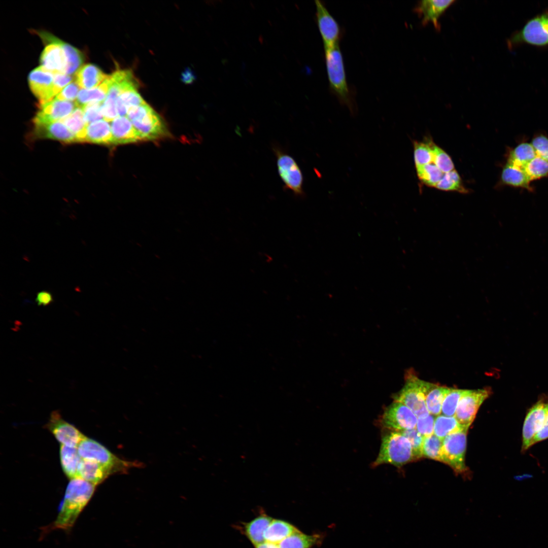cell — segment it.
<instances>
[{
  "label": "cell",
  "mask_w": 548,
  "mask_h": 548,
  "mask_svg": "<svg viewBox=\"0 0 548 548\" xmlns=\"http://www.w3.org/2000/svg\"><path fill=\"white\" fill-rule=\"evenodd\" d=\"M96 487L80 477L70 480L51 529L70 530L92 498Z\"/></svg>",
  "instance_id": "1"
},
{
  "label": "cell",
  "mask_w": 548,
  "mask_h": 548,
  "mask_svg": "<svg viewBox=\"0 0 548 548\" xmlns=\"http://www.w3.org/2000/svg\"><path fill=\"white\" fill-rule=\"evenodd\" d=\"M325 60L330 90L352 113L356 111L352 90L347 80L342 53L338 45L325 50Z\"/></svg>",
  "instance_id": "2"
},
{
  "label": "cell",
  "mask_w": 548,
  "mask_h": 548,
  "mask_svg": "<svg viewBox=\"0 0 548 548\" xmlns=\"http://www.w3.org/2000/svg\"><path fill=\"white\" fill-rule=\"evenodd\" d=\"M127 116L142 141L154 140L169 135L162 118L147 102L130 107Z\"/></svg>",
  "instance_id": "3"
},
{
  "label": "cell",
  "mask_w": 548,
  "mask_h": 548,
  "mask_svg": "<svg viewBox=\"0 0 548 548\" xmlns=\"http://www.w3.org/2000/svg\"><path fill=\"white\" fill-rule=\"evenodd\" d=\"M415 460L412 446L400 432L390 430L382 438L381 446L373 466L390 464L402 466Z\"/></svg>",
  "instance_id": "4"
},
{
  "label": "cell",
  "mask_w": 548,
  "mask_h": 548,
  "mask_svg": "<svg viewBox=\"0 0 548 548\" xmlns=\"http://www.w3.org/2000/svg\"><path fill=\"white\" fill-rule=\"evenodd\" d=\"M405 379L403 387L394 395V401L407 406L418 418L426 417L430 414L425 397L429 382L420 380L410 371L406 373Z\"/></svg>",
  "instance_id": "5"
},
{
  "label": "cell",
  "mask_w": 548,
  "mask_h": 548,
  "mask_svg": "<svg viewBox=\"0 0 548 548\" xmlns=\"http://www.w3.org/2000/svg\"><path fill=\"white\" fill-rule=\"evenodd\" d=\"M81 458L94 461L108 469L112 474L125 471L133 463L121 460L98 441L86 437L78 445Z\"/></svg>",
  "instance_id": "6"
},
{
  "label": "cell",
  "mask_w": 548,
  "mask_h": 548,
  "mask_svg": "<svg viewBox=\"0 0 548 548\" xmlns=\"http://www.w3.org/2000/svg\"><path fill=\"white\" fill-rule=\"evenodd\" d=\"M527 44L538 47L548 45V11L529 19L508 39L509 48Z\"/></svg>",
  "instance_id": "7"
},
{
  "label": "cell",
  "mask_w": 548,
  "mask_h": 548,
  "mask_svg": "<svg viewBox=\"0 0 548 548\" xmlns=\"http://www.w3.org/2000/svg\"><path fill=\"white\" fill-rule=\"evenodd\" d=\"M272 150L277 158L278 172L284 187L297 196L303 195V176L298 163L281 148L276 146Z\"/></svg>",
  "instance_id": "8"
},
{
  "label": "cell",
  "mask_w": 548,
  "mask_h": 548,
  "mask_svg": "<svg viewBox=\"0 0 548 548\" xmlns=\"http://www.w3.org/2000/svg\"><path fill=\"white\" fill-rule=\"evenodd\" d=\"M467 430L454 433L442 440V462L461 473L467 470L465 456L467 443Z\"/></svg>",
  "instance_id": "9"
},
{
  "label": "cell",
  "mask_w": 548,
  "mask_h": 548,
  "mask_svg": "<svg viewBox=\"0 0 548 548\" xmlns=\"http://www.w3.org/2000/svg\"><path fill=\"white\" fill-rule=\"evenodd\" d=\"M491 394L490 388L467 390L460 399L454 417L464 428L468 429L483 402Z\"/></svg>",
  "instance_id": "10"
},
{
  "label": "cell",
  "mask_w": 548,
  "mask_h": 548,
  "mask_svg": "<svg viewBox=\"0 0 548 548\" xmlns=\"http://www.w3.org/2000/svg\"><path fill=\"white\" fill-rule=\"evenodd\" d=\"M417 420V417L407 406L394 401L384 410L381 423L386 429L401 431L416 428Z\"/></svg>",
  "instance_id": "11"
},
{
  "label": "cell",
  "mask_w": 548,
  "mask_h": 548,
  "mask_svg": "<svg viewBox=\"0 0 548 548\" xmlns=\"http://www.w3.org/2000/svg\"><path fill=\"white\" fill-rule=\"evenodd\" d=\"M46 428L62 445L77 448L86 437L73 425L63 419L57 410L53 411Z\"/></svg>",
  "instance_id": "12"
},
{
  "label": "cell",
  "mask_w": 548,
  "mask_h": 548,
  "mask_svg": "<svg viewBox=\"0 0 548 548\" xmlns=\"http://www.w3.org/2000/svg\"><path fill=\"white\" fill-rule=\"evenodd\" d=\"M316 20L324 50L338 45L341 36L338 22L321 1L316 0Z\"/></svg>",
  "instance_id": "13"
},
{
  "label": "cell",
  "mask_w": 548,
  "mask_h": 548,
  "mask_svg": "<svg viewBox=\"0 0 548 548\" xmlns=\"http://www.w3.org/2000/svg\"><path fill=\"white\" fill-rule=\"evenodd\" d=\"M548 412V401L540 399L528 410L522 430V451L532 446L533 438L543 426Z\"/></svg>",
  "instance_id": "14"
},
{
  "label": "cell",
  "mask_w": 548,
  "mask_h": 548,
  "mask_svg": "<svg viewBox=\"0 0 548 548\" xmlns=\"http://www.w3.org/2000/svg\"><path fill=\"white\" fill-rule=\"evenodd\" d=\"M29 87L40 105L49 101L57 95L54 86V76L40 66L28 76Z\"/></svg>",
  "instance_id": "15"
},
{
  "label": "cell",
  "mask_w": 548,
  "mask_h": 548,
  "mask_svg": "<svg viewBox=\"0 0 548 548\" xmlns=\"http://www.w3.org/2000/svg\"><path fill=\"white\" fill-rule=\"evenodd\" d=\"M78 107L75 102L53 99L40 105V110L35 117L34 124L61 120L70 115Z\"/></svg>",
  "instance_id": "16"
},
{
  "label": "cell",
  "mask_w": 548,
  "mask_h": 548,
  "mask_svg": "<svg viewBox=\"0 0 548 548\" xmlns=\"http://www.w3.org/2000/svg\"><path fill=\"white\" fill-rule=\"evenodd\" d=\"M455 2L454 0L421 1L415 7L414 11L421 18L423 25L431 23L438 31L440 29L439 22L440 16Z\"/></svg>",
  "instance_id": "17"
},
{
  "label": "cell",
  "mask_w": 548,
  "mask_h": 548,
  "mask_svg": "<svg viewBox=\"0 0 548 548\" xmlns=\"http://www.w3.org/2000/svg\"><path fill=\"white\" fill-rule=\"evenodd\" d=\"M41 66L53 75L66 74L67 60L62 46L56 42L48 43L40 57Z\"/></svg>",
  "instance_id": "18"
},
{
  "label": "cell",
  "mask_w": 548,
  "mask_h": 548,
  "mask_svg": "<svg viewBox=\"0 0 548 548\" xmlns=\"http://www.w3.org/2000/svg\"><path fill=\"white\" fill-rule=\"evenodd\" d=\"M113 144L134 143L141 139L131 121L126 116H119L111 121Z\"/></svg>",
  "instance_id": "19"
},
{
  "label": "cell",
  "mask_w": 548,
  "mask_h": 548,
  "mask_svg": "<svg viewBox=\"0 0 548 548\" xmlns=\"http://www.w3.org/2000/svg\"><path fill=\"white\" fill-rule=\"evenodd\" d=\"M34 124L35 133L39 137L64 143L76 142L75 135L61 120Z\"/></svg>",
  "instance_id": "20"
},
{
  "label": "cell",
  "mask_w": 548,
  "mask_h": 548,
  "mask_svg": "<svg viewBox=\"0 0 548 548\" xmlns=\"http://www.w3.org/2000/svg\"><path fill=\"white\" fill-rule=\"evenodd\" d=\"M37 33L44 42L47 44L56 42L62 46L65 53L67 60L66 74L71 75L80 68L83 62L84 57L79 50L48 32L40 31Z\"/></svg>",
  "instance_id": "21"
},
{
  "label": "cell",
  "mask_w": 548,
  "mask_h": 548,
  "mask_svg": "<svg viewBox=\"0 0 548 548\" xmlns=\"http://www.w3.org/2000/svg\"><path fill=\"white\" fill-rule=\"evenodd\" d=\"M108 77L98 66L88 63L76 72L75 80L80 88L90 89L100 85Z\"/></svg>",
  "instance_id": "22"
},
{
  "label": "cell",
  "mask_w": 548,
  "mask_h": 548,
  "mask_svg": "<svg viewBox=\"0 0 548 548\" xmlns=\"http://www.w3.org/2000/svg\"><path fill=\"white\" fill-rule=\"evenodd\" d=\"M78 473L79 477L96 486L112 474L108 469L98 463L83 459L80 463Z\"/></svg>",
  "instance_id": "23"
},
{
  "label": "cell",
  "mask_w": 548,
  "mask_h": 548,
  "mask_svg": "<svg viewBox=\"0 0 548 548\" xmlns=\"http://www.w3.org/2000/svg\"><path fill=\"white\" fill-rule=\"evenodd\" d=\"M85 142L98 144H113L111 124L101 119L88 124Z\"/></svg>",
  "instance_id": "24"
},
{
  "label": "cell",
  "mask_w": 548,
  "mask_h": 548,
  "mask_svg": "<svg viewBox=\"0 0 548 548\" xmlns=\"http://www.w3.org/2000/svg\"><path fill=\"white\" fill-rule=\"evenodd\" d=\"M59 456L61 468L65 475L70 480L79 477L78 469L82 458L77 448L61 444Z\"/></svg>",
  "instance_id": "25"
},
{
  "label": "cell",
  "mask_w": 548,
  "mask_h": 548,
  "mask_svg": "<svg viewBox=\"0 0 548 548\" xmlns=\"http://www.w3.org/2000/svg\"><path fill=\"white\" fill-rule=\"evenodd\" d=\"M451 389L429 383L425 397L427 408L430 414L436 416L440 415L444 399Z\"/></svg>",
  "instance_id": "26"
},
{
  "label": "cell",
  "mask_w": 548,
  "mask_h": 548,
  "mask_svg": "<svg viewBox=\"0 0 548 548\" xmlns=\"http://www.w3.org/2000/svg\"><path fill=\"white\" fill-rule=\"evenodd\" d=\"M272 519L266 515H260L246 523L244 532L248 538L255 546L265 541L264 533Z\"/></svg>",
  "instance_id": "27"
},
{
  "label": "cell",
  "mask_w": 548,
  "mask_h": 548,
  "mask_svg": "<svg viewBox=\"0 0 548 548\" xmlns=\"http://www.w3.org/2000/svg\"><path fill=\"white\" fill-rule=\"evenodd\" d=\"M298 529L291 524L281 520H272L264 533L265 541L279 544Z\"/></svg>",
  "instance_id": "28"
},
{
  "label": "cell",
  "mask_w": 548,
  "mask_h": 548,
  "mask_svg": "<svg viewBox=\"0 0 548 548\" xmlns=\"http://www.w3.org/2000/svg\"><path fill=\"white\" fill-rule=\"evenodd\" d=\"M111 86L110 75L98 86L90 89L79 91L76 101L78 107H82L90 102H103L106 98Z\"/></svg>",
  "instance_id": "29"
},
{
  "label": "cell",
  "mask_w": 548,
  "mask_h": 548,
  "mask_svg": "<svg viewBox=\"0 0 548 548\" xmlns=\"http://www.w3.org/2000/svg\"><path fill=\"white\" fill-rule=\"evenodd\" d=\"M61 121L75 135L76 142H85L88 124L85 121L82 107H77L71 115Z\"/></svg>",
  "instance_id": "30"
},
{
  "label": "cell",
  "mask_w": 548,
  "mask_h": 548,
  "mask_svg": "<svg viewBox=\"0 0 548 548\" xmlns=\"http://www.w3.org/2000/svg\"><path fill=\"white\" fill-rule=\"evenodd\" d=\"M464 430L468 429L462 426L454 416L438 415L435 419L434 434L441 440L449 435Z\"/></svg>",
  "instance_id": "31"
},
{
  "label": "cell",
  "mask_w": 548,
  "mask_h": 548,
  "mask_svg": "<svg viewBox=\"0 0 548 548\" xmlns=\"http://www.w3.org/2000/svg\"><path fill=\"white\" fill-rule=\"evenodd\" d=\"M501 180L503 184L517 187L531 189V182L522 172L507 164H505L501 174Z\"/></svg>",
  "instance_id": "32"
},
{
  "label": "cell",
  "mask_w": 548,
  "mask_h": 548,
  "mask_svg": "<svg viewBox=\"0 0 548 548\" xmlns=\"http://www.w3.org/2000/svg\"><path fill=\"white\" fill-rule=\"evenodd\" d=\"M320 540L318 535H309L297 530L282 540L280 548H311Z\"/></svg>",
  "instance_id": "33"
},
{
  "label": "cell",
  "mask_w": 548,
  "mask_h": 548,
  "mask_svg": "<svg viewBox=\"0 0 548 548\" xmlns=\"http://www.w3.org/2000/svg\"><path fill=\"white\" fill-rule=\"evenodd\" d=\"M416 169L417 176L421 182L427 186L434 188H435L447 174L441 172L431 160L428 163L417 167Z\"/></svg>",
  "instance_id": "34"
},
{
  "label": "cell",
  "mask_w": 548,
  "mask_h": 548,
  "mask_svg": "<svg viewBox=\"0 0 548 548\" xmlns=\"http://www.w3.org/2000/svg\"><path fill=\"white\" fill-rule=\"evenodd\" d=\"M143 99L136 89H131L122 92L117 99V109L119 116H125L129 108L144 104Z\"/></svg>",
  "instance_id": "35"
},
{
  "label": "cell",
  "mask_w": 548,
  "mask_h": 548,
  "mask_svg": "<svg viewBox=\"0 0 548 548\" xmlns=\"http://www.w3.org/2000/svg\"><path fill=\"white\" fill-rule=\"evenodd\" d=\"M435 188L446 191H457L461 193H467L468 190L463 185L462 179L456 169L444 176Z\"/></svg>",
  "instance_id": "36"
},
{
  "label": "cell",
  "mask_w": 548,
  "mask_h": 548,
  "mask_svg": "<svg viewBox=\"0 0 548 548\" xmlns=\"http://www.w3.org/2000/svg\"><path fill=\"white\" fill-rule=\"evenodd\" d=\"M442 440L434 433L424 437L423 444V456L433 460L442 462Z\"/></svg>",
  "instance_id": "37"
},
{
  "label": "cell",
  "mask_w": 548,
  "mask_h": 548,
  "mask_svg": "<svg viewBox=\"0 0 548 548\" xmlns=\"http://www.w3.org/2000/svg\"><path fill=\"white\" fill-rule=\"evenodd\" d=\"M432 149L431 161L441 172L447 174L455 169L453 161L449 155L433 142L432 143Z\"/></svg>",
  "instance_id": "38"
},
{
  "label": "cell",
  "mask_w": 548,
  "mask_h": 548,
  "mask_svg": "<svg viewBox=\"0 0 548 548\" xmlns=\"http://www.w3.org/2000/svg\"><path fill=\"white\" fill-rule=\"evenodd\" d=\"M467 390L451 388L446 396L442 403L441 413L449 417L455 416L458 403Z\"/></svg>",
  "instance_id": "39"
},
{
  "label": "cell",
  "mask_w": 548,
  "mask_h": 548,
  "mask_svg": "<svg viewBox=\"0 0 548 548\" xmlns=\"http://www.w3.org/2000/svg\"><path fill=\"white\" fill-rule=\"evenodd\" d=\"M409 440L413 451L415 459L423 456L422 449L424 437L416 428L398 431Z\"/></svg>",
  "instance_id": "40"
},
{
  "label": "cell",
  "mask_w": 548,
  "mask_h": 548,
  "mask_svg": "<svg viewBox=\"0 0 548 548\" xmlns=\"http://www.w3.org/2000/svg\"><path fill=\"white\" fill-rule=\"evenodd\" d=\"M102 102H90L82 108L84 113V118L87 124L104 118L102 113Z\"/></svg>",
  "instance_id": "41"
},
{
  "label": "cell",
  "mask_w": 548,
  "mask_h": 548,
  "mask_svg": "<svg viewBox=\"0 0 548 548\" xmlns=\"http://www.w3.org/2000/svg\"><path fill=\"white\" fill-rule=\"evenodd\" d=\"M117 99V98L108 95L102 102L101 110L104 119L108 122H111L118 115Z\"/></svg>",
  "instance_id": "42"
},
{
  "label": "cell",
  "mask_w": 548,
  "mask_h": 548,
  "mask_svg": "<svg viewBox=\"0 0 548 548\" xmlns=\"http://www.w3.org/2000/svg\"><path fill=\"white\" fill-rule=\"evenodd\" d=\"M435 419L431 414L425 418H418L416 429L424 437L434 433Z\"/></svg>",
  "instance_id": "43"
},
{
  "label": "cell",
  "mask_w": 548,
  "mask_h": 548,
  "mask_svg": "<svg viewBox=\"0 0 548 548\" xmlns=\"http://www.w3.org/2000/svg\"><path fill=\"white\" fill-rule=\"evenodd\" d=\"M531 143L536 152L548 161V138L542 134H538L532 138Z\"/></svg>",
  "instance_id": "44"
},
{
  "label": "cell",
  "mask_w": 548,
  "mask_h": 548,
  "mask_svg": "<svg viewBox=\"0 0 548 548\" xmlns=\"http://www.w3.org/2000/svg\"><path fill=\"white\" fill-rule=\"evenodd\" d=\"M79 86L75 81L72 82L65 86L55 97L60 100L72 101L77 98Z\"/></svg>",
  "instance_id": "45"
},
{
  "label": "cell",
  "mask_w": 548,
  "mask_h": 548,
  "mask_svg": "<svg viewBox=\"0 0 548 548\" xmlns=\"http://www.w3.org/2000/svg\"><path fill=\"white\" fill-rule=\"evenodd\" d=\"M54 76V86L58 94L68 84L72 82V76L66 74H58Z\"/></svg>",
  "instance_id": "46"
},
{
  "label": "cell",
  "mask_w": 548,
  "mask_h": 548,
  "mask_svg": "<svg viewBox=\"0 0 548 548\" xmlns=\"http://www.w3.org/2000/svg\"><path fill=\"white\" fill-rule=\"evenodd\" d=\"M548 438V412L545 422L533 439L532 446Z\"/></svg>",
  "instance_id": "47"
},
{
  "label": "cell",
  "mask_w": 548,
  "mask_h": 548,
  "mask_svg": "<svg viewBox=\"0 0 548 548\" xmlns=\"http://www.w3.org/2000/svg\"><path fill=\"white\" fill-rule=\"evenodd\" d=\"M36 301L38 305L46 306L53 301V296L49 292L42 291L37 293Z\"/></svg>",
  "instance_id": "48"
},
{
  "label": "cell",
  "mask_w": 548,
  "mask_h": 548,
  "mask_svg": "<svg viewBox=\"0 0 548 548\" xmlns=\"http://www.w3.org/2000/svg\"><path fill=\"white\" fill-rule=\"evenodd\" d=\"M195 79V76L189 69L186 70L182 74V80L186 84L192 83Z\"/></svg>",
  "instance_id": "49"
},
{
  "label": "cell",
  "mask_w": 548,
  "mask_h": 548,
  "mask_svg": "<svg viewBox=\"0 0 548 548\" xmlns=\"http://www.w3.org/2000/svg\"><path fill=\"white\" fill-rule=\"evenodd\" d=\"M255 546V548H280L279 544L264 541Z\"/></svg>",
  "instance_id": "50"
}]
</instances>
